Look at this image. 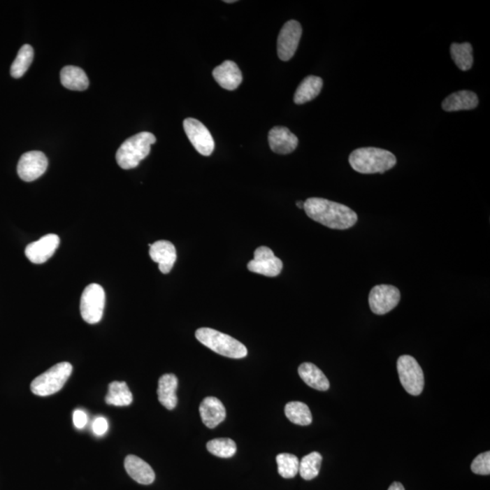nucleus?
Instances as JSON below:
<instances>
[{
    "label": "nucleus",
    "instance_id": "33",
    "mask_svg": "<svg viewBox=\"0 0 490 490\" xmlns=\"http://www.w3.org/2000/svg\"><path fill=\"white\" fill-rule=\"evenodd\" d=\"M73 421H74V425L78 428L86 427L87 424V413L81 410H75L74 414H73Z\"/></svg>",
    "mask_w": 490,
    "mask_h": 490
},
{
    "label": "nucleus",
    "instance_id": "11",
    "mask_svg": "<svg viewBox=\"0 0 490 490\" xmlns=\"http://www.w3.org/2000/svg\"><path fill=\"white\" fill-rule=\"evenodd\" d=\"M301 34L303 29L298 21L290 20L284 24L277 41V52L280 59L288 61L294 56L300 43Z\"/></svg>",
    "mask_w": 490,
    "mask_h": 490
},
{
    "label": "nucleus",
    "instance_id": "17",
    "mask_svg": "<svg viewBox=\"0 0 490 490\" xmlns=\"http://www.w3.org/2000/svg\"><path fill=\"white\" fill-rule=\"evenodd\" d=\"M201 419L207 428H214L223 422L226 417V410L220 400L215 397H207L199 408Z\"/></svg>",
    "mask_w": 490,
    "mask_h": 490
},
{
    "label": "nucleus",
    "instance_id": "28",
    "mask_svg": "<svg viewBox=\"0 0 490 490\" xmlns=\"http://www.w3.org/2000/svg\"><path fill=\"white\" fill-rule=\"evenodd\" d=\"M322 461V456L319 452H312L309 455L303 456L299 466L301 477L305 480L315 479L321 470Z\"/></svg>",
    "mask_w": 490,
    "mask_h": 490
},
{
    "label": "nucleus",
    "instance_id": "18",
    "mask_svg": "<svg viewBox=\"0 0 490 490\" xmlns=\"http://www.w3.org/2000/svg\"><path fill=\"white\" fill-rule=\"evenodd\" d=\"M124 468L134 480L142 485H150L154 482L155 474L153 468L138 456H127L124 459Z\"/></svg>",
    "mask_w": 490,
    "mask_h": 490
},
{
    "label": "nucleus",
    "instance_id": "36",
    "mask_svg": "<svg viewBox=\"0 0 490 490\" xmlns=\"http://www.w3.org/2000/svg\"><path fill=\"white\" fill-rule=\"evenodd\" d=\"M225 3H234L236 2V0H225Z\"/></svg>",
    "mask_w": 490,
    "mask_h": 490
},
{
    "label": "nucleus",
    "instance_id": "21",
    "mask_svg": "<svg viewBox=\"0 0 490 490\" xmlns=\"http://www.w3.org/2000/svg\"><path fill=\"white\" fill-rule=\"evenodd\" d=\"M301 380L312 389L319 391H326L330 388V382L316 365L304 362L298 369Z\"/></svg>",
    "mask_w": 490,
    "mask_h": 490
},
{
    "label": "nucleus",
    "instance_id": "13",
    "mask_svg": "<svg viewBox=\"0 0 490 490\" xmlns=\"http://www.w3.org/2000/svg\"><path fill=\"white\" fill-rule=\"evenodd\" d=\"M59 237L56 234H48L38 241L29 243L25 250V254L31 263L42 264L53 257L59 246Z\"/></svg>",
    "mask_w": 490,
    "mask_h": 490
},
{
    "label": "nucleus",
    "instance_id": "3",
    "mask_svg": "<svg viewBox=\"0 0 490 490\" xmlns=\"http://www.w3.org/2000/svg\"><path fill=\"white\" fill-rule=\"evenodd\" d=\"M155 142L157 138L153 134L149 132H142L131 136L117 152L115 158L118 166L124 170L136 168L150 154L151 145Z\"/></svg>",
    "mask_w": 490,
    "mask_h": 490
},
{
    "label": "nucleus",
    "instance_id": "31",
    "mask_svg": "<svg viewBox=\"0 0 490 490\" xmlns=\"http://www.w3.org/2000/svg\"><path fill=\"white\" fill-rule=\"evenodd\" d=\"M471 470L477 475L489 476L490 474V452H484L476 456V459L471 463Z\"/></svg>",
    "mask_w": 490,
    "mask_h": 490
},
{
    "label": "nucleus",
    "instance_id": "1",
    "mask_svg": "<svg viewBox=\"0 0 490 490\" xmlns=\"http://www.w3.org/2000/svg\"><path fill=\"white\" fill-rule=\"evenodd\" d=\"M303 209L313 221L331 229H349L358 221L357 214L350 207L324 198H309L304 202Z\"/></svg>",
    "mask_w": 490,
    "mask_h": 490
},
{
    "label": "nucleus",
    "instance_id": "22",
    "mask_svg": "<svg viewBox=\"0 0 490 490\" xmlns=\"http://www.w3.org/2000/svg\"><path fill=\"white\" fill-rule=\"evenodd\" d=\"M322 87H324V81L321 78L309 75L304 78L294 94V103L296 105H303L312 101L319 95Z\"/></svg>",
    "mask_w": 490,
    "mask_h": 490
},
{
    "label": "nucleus",
    "instance_id": "8",
    "mask_svg": "<svg viewBox=\"0 0 490 490\" xmlns=\"http://www.w3.org/2000/svg\"><path fill=\"white\" fill-rule=\"evenodd\" d=\"M401 301V293L395 286L382 284L371 289L369 305L371 312L384 315L397 307Z\"/></svg>",
    "mask_w": 490,
    "mask_h": 490
},
{
    "label": "nucleus",
    "instance_id": "23",
    "mask_svg": "<svg viewBox=\"0 0 490 490\" xmlns=\"http://www.w3.org/2000/svg\"><path fill=\"white\" fill-rule=\"evenodd\" d=\"M60 80L63 86L68 89L84 91L89 87V80L83 69L78 66H68L60 72Z\"/></svg>",
    "mask_w": 490,
    "mask_h": 490
},
{
    "label": "nucleus",
    "instance_id": "29",
    "mask_svg": "<svg viewBox=\"0 0 490 490\" xmlns=\"http://www.w3.org/2000/svg\"><path fill=\"white\" fill-rule=\"evenodd\" d=\"M278 473L284 479H293L299 473V459L289 453H282L276 456Z\"/></svg>",
    "mask_w": 490,
    "mask_h": 490
},
{
    "label": "nucleus",
    "instance_id": "16",
    "mask_svg": "<svg viewBox=\"0 0 490 490\" xmlns=\"http://www.w3.org/2000/svg\"><path fill=\"white\" fill-rule=\"evenodd\" d=\"M215 81L224 89L233 91L241 85L243 75L238 66L233 61L226 60L212 71Z\"/></svg>",
    "mask_w": 490,
    "mask_h": 490
},
{
    "label": "nucleus",
    "instance_id": "12",
    "mask_svg": "<svg viewBox=\"0 0 490 490\" xmlns=\"http://www.w3.org/2000/svg\"><path fill=\"white\" fill-rule=\"evenodd\" d=\"M48 161L41 151L27 152L21 157L17 164V173L25 182H32L43 175L47 171Z\"/></svg>",
    "mask_w": 490,
    "mask_h": 490
},
{
    "label": "nucleus",
    "instance_id": "9",
    "mask_svg": "<svg viewBox=\"0 0 490 490\" xmlns=\"http://www.w3.org/2000/svg\"><path fill=\"white\" fill-rule=\"evenodd\" d=\"M184 129L188 139L198 153L209 157L215 150V140L205 124L194 118L184 121Z\"/></svg>",
    "mask_w": 490,
    "mask_h": 490
},
{
    "label": "nucleus",
    "instance_id": "26",
    "mask_svg": "<svg viewBox=\"0 0 490 490\" xmlns=\"http://www.w3.org/2000/svg\"><path fill=\"white\" fill-rule=\"evenodd\" d=\"M285 415L291 422L300 426H308L312 422V412L305 403L291 401L286 404Z\"/></svg>",
    "mask_w": 490,
    "mask_h": 490
},
{
    "label": "nucleus",
    "instance_id": "35",
    "mask_svg": "<svg viewBox=\"0 0 490 490\" xmlns=\"http://www.w3.org/2000/svg\"><path fill=\"white\" fill-rule=\"evenodd\" d=\"M296 206H298V208L303 209L304 202H303V201H298Z\"/></svg>",
    "mask_w": 490,
    "mask_h": 490
},
{
    "label": "nucleus",
    "instance_id": "14",
    "mask_svg": "<svg viewBox=\"0 0 490 490\" xmlns=\"http://www.w3.org/2000/svg\"><path fill=\"white\" fill-rule=\"evenodd\" d=\"M268 141L272 151L279 154L293 153L299 144L297 136L284 127H275L271 129Z\"/></svg>",
    "mask_w": 490,
    "mask_h": 490
},
{
    "label": "nucleus",
    "instance_id": "32",
    "mask_svg": "<svg viewBox=\"0 0 490 490\" xmlns=\"http://www.w3.org/2000/svg\"><path fill=\"white\" fill-rule=\"evenodd\" d=\"M92 430L96 436H102L108 430V422L103 417H99L92 424Z\"/></svg>",
    "mask_w": 490,
    "mask_h": 490
},
{
    "label": "nucleus",
    "instance_id": "30",
    "mask_svg": "<svg viewBox=\"0 0 490 490\" xmlns=\"http://www.w3.org/2000/svg\"><path fill=\"white\" fill-rule=\"evenodd\" d=\"M206 447L211 454L224 459L232 458L237 450L236 442L226 438L210 440Z\"/></svg>",
    "mask_w": 490,
    "mask_h": 490
},
{
    "label": "nucleus",
    "instance_id": "7",
    "mask_svg": "<svg viewBox=\"0 0 490 490\" xmlns=\"http://www.w3.org/2000/svg\"><path fill=\"white\" fill-rule=\"evenodd\" d=\"M397 369L405 391L413 396L421 394L424 389V373L418 361L410 355L401 356Z\"/></svg>",
    "mask_w": 490,
    "mask_h": 490
},
{
    "label": "nucleus",
    "instance_id": "2",
    "mask_svg": "<svg viewBox=\"0 0 490 490\" xmlns=\"http://www.w3.org/2000/svg\"><path fill=\"white\" fill-rule=\"evenodd\" d=\"M349 163L354 171L370 175L383 173L394 168L397 159L391 152L385 149L362 147L356 149L350 154Z\"/></svg>",
    "mask_w": 490,
    "mask_h": 490
},
{
    "label": "nucleus",
    "instance_id": "19",
    "mask_svg": "<svg viewBox=\"0 0 490 490\" xmlns=\"http://www.w3.org/2000/svg\"><path fill=\"white\" fill-rule=\"evenodd\" d=\"M178 379L175 374H164L158 382V400L167 410H172L178 405Z\"/></svg>",
    "mask_w": 490,
    "mask_h": 490
},
{
    "label": "nucleus",
    "instance_id": "25",
    "mask_svg": "<svg viewBox=\"0 0 490 490\" xmlns=\"http://www.w3.org/2000/svg\"><path fill=\"white\" fill-rule=\"evenodd\" d=\"M473 48L470 43H453L450 45V55L456 66L462 71H468L473 66Z\"/></svg>",
    "mask_w": 490,
    "mask_h": 490
},
{
    "label": "nucleus",
    "instance_id": "5",
    "mask_svg": "<svg viewBox=\"0 0 490 490\" xmlns=\"http://www.w3.org/2000/svg\"><path fill=\"white\" fill-rule=\"evenodd\" d=\"M73 367L69 362H59L55 365L33 380L31 383L33 394L41 397L57 394L68 382Z\"/></svg>",
    "mask_w": 490,
    "mask_h": 490
},
{
    "label": "nucleus",
    "instance_id": "6",
    "mask_svg": "<svg viewBox=\"0 0 490 490\" xmlns=\"http://www.w3.org/2000/svg\"><path fill=\"white\" fill-rule=\"evenodd\" d=\"M106 304V294L101 285L87 286L82 294L80 312L84 321L89 324H99L103 317Z\"/></svg>",
    "mask_w": 490,
    "mask_h": 490
},
{
    "label": "nucleus",
    "instance_id": "34",
    "mask_svg": "<svg viewBox=\"0 0 490 490\" xmlns=\"http://www.w3.org/2000/svg\"><path fill=\"white\" fill-rule=\"evenodd\" d=\"M388 490H405L403 484L400 482L392 483Z\"/></svg>",
    "mask_w": 490,
    "mask_h": 490
},
{
    "label": "nucleus",
    "instance_id": "24",
    "mask_svg": "<svg viewBox=\"0 0 490 490\" xmlns=\"http://www.w3.org/2000/svg\"><path fill=\"white\" fill-rule=\"evenodd\" d=\"M106 403L113 406H129L133 403L132 392L124 382H113L108 386V394Z\"/></svg>",
    "mask_w": 490,
    "mask_h": 490
},
{
    "label": "nucleus",
    "instance_id": "4",
    "mask_svg": "<svg viewBox=\"0 0 490 490\" xmlns=\"http://www.w3.org/2000/svg\"><path fill=\"white\" fill-rule=\"evenodd\" d=\"M196 337L207 348L224 357L243 359L247 356V349L242 343L214 329H198Z\"/></svg>",
    "mask_w": 490,
    "mask_h": 490
},
{
    "label": "nucleus",
    "instance_id": "27",
    "mask_svg": "<svg viewBox=\"0 0 490 490\" xmlns=\"http://www.w3.org/2000/svg\"><path fill=\"white\" fill-rule=\"evenodd\" d=\"M34 59V50L30 45H24L18 51L16 59L10 69V74L14 78H20L25 75Z\"/></svg>",
    "mask_w": 490,
    "mask_h": 490
},
{
    "label": "nucleus",
    "instance_id": "10",
    "mask_svg": "<svg viewBox=\"0 0 490 490\" xmlns=\"http://www.w3.org/2000/svg\"><path fill=\"white\" fill-rule=\"evenodd\" d=\"M282 267L284 264L281 259L276 257L272 250L266 246H260L255 250L254 258L247 264L250 272L267 277L278 276Z\"/></svg>",
    "mask_w": 490,
    "mask_h": 490
},
{
    "label": "nucleus",
    "instance_id": "15",
    "mask_svg": "<svg viewBox=\"0 0 490 490\" xmlns=\"http://www.w3.org/2000/svg\"><path fill=\"white\" fill-rule=\"evenodd\" d=\"M149 255L154 263L159 266V270L164 275H167L171 272L173 266L178 258L176 249L172 243L168 241H157L150 245Z\"/></svg>",
    "mask_w": 490,
    "mask_h": 490
},
{
    "label": "nucleus",
    "instance_id": "20",
    "mask_svg": "<svg viewBox=\"0 0 490 490\" xmlns=\"http://www.w3.org/2000/svg\"><path fill=\"white\" fill-rule=\"evenodd\" d=\"M479 105V97L473 91H458L446 97L442 109L446 112L473 110Z\"/></svg>",
    "mask_w": 490,
    "mask_h": 490
}]
</instances>
